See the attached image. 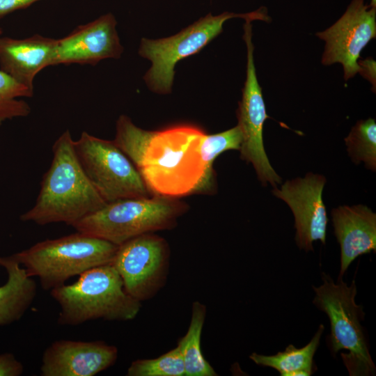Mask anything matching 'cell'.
<instances>
[{
	"label": "cell",
	"mask_w": 376,
	"mask_h": 376,
	"mask_svg": "<svg viewBox=\"0 0 376 376\" xmlns=\"http://www.w3.org/2000/svg\"><path fill=\"white\" fill-rule=\"evenodd\" d=\"M204 134L189 125L153 132L137 168L153 195L178 198L214 189L199 151Z\"/></svg>",
	"instance_id": "6da1fadb"
},
{
	"label": "cell",
	"mask_w": 376,
	"mask_h": 376,
	"mask_svg": "<svg viewBox=\"0 0 376 376\" xmlns=\"http://www.w3.org/2000/svg\"><path fill=\"white\" fill-rule=\"evenodd\" d=\"M52 154L36 202L20 216V219L41 226L53 223L72 226L107 203L81 169L68 130L54 141Z\"/></svg>",
	"instance_id": "7a4b0ae2"
},
{
	"label": "cell",
	"mask_w": 376,
	"mask_h": 376,
	"mask_svg": "<svg viewBox=\"0 0 376 376\" xmlns=\"http://www.w3.org/2000/svg\"><path fill=\"white\" fill-rule=\"evenodd\" d=\"M61 310L58 323L78 325L102 319L127 321L139 313L141 304L127 293L123 281L111 264L91 268L73 283L50 290Z\"/></svg>",
	"instance_id": "3957f363"
},
{
	"label": "cell",
	"mask_w": 376,
	"mask_h": 376,
	"mask_svg": "<svg viewBox=\"0 0 376 376\" xmlns=\"http://www.w3.org/2000/svg\"><path fill=\"white\" fill-rule=\"evenodd\" d=\"M118 246L77 231L40 241L12 256L29 276L38 278L45 290H52L91 268L111 264Z\"/></svg>",
	"instance_id": "277c9868"
},
{
	"label": "cell",
	"mask_w": 376,
	"mask_h": 376,
	"mask_svg": "<svg viewBox=\"0 0 376 376\" xmlns=\"http://www.w3.org/2000/svg\"><path fill=\"white\" fill-rule=\"evenodd\" d=\"M187 206L176 198L153 195L107 203L72 226L117 246L139 235L171 229Z\"/></svg>",
	"instance_id": "5b68a950"
},
{
	"label": "cell",
	"mask_w": 376,
	"mask_h": 376,
	"mask_svg": "<svg viewBox=\"0 0 376 376\" xmlns=\"http://www.w3.org/2000/svg\"><path fill=\"white\" fill-rule=\"evenodd\" d=\"M322 275L323 283L313 286L315 292L313 303L329 318L331 332L327 343L330 351L334 356L343 350L348 352L341 353V357L350 375H375V366L361 324L363 306L355 302L354 280L347 285L341 277L334 283L329 275Z\"/></svg>",
	"instance_id": "8992f818"
},
{
	"label": "cell",
	"mask_w": 376,
	"mask_h": 376,
	"mask_svg": "<svg viewBox=\"0 0 376 376\" xmlns=\"http://www.w3.org/2000/svg\"><path fill=\"white\" fill-rule=\"evenodd\" d=\"M233 17L266 22L270 19L263 8L244 14L226 12L214 16L209 13L171 37L158 40L142 38L139 54L152 63L144 76L149 88L157 93H169L177 63L201 51L222 31L224 23Z\"/></svg>",
	"instance_id": "52a82bcc"
},
{
	"label": "cell",
	"mask_w": 376,
	"mask_h": 376,
	"mask_svg": "<svg viewBox=\"0 0 376 376\" xmlns=\"http://www.w3.org/2000/svg\"><path fill=\"white\" fill-rule=\"evenodd\" d=\"M74 148L87 178L106 203L151 196L138 169L113 141L83 132Z\"/></svg>",
	"instance_id": "ba28073f"
},
{
	"label": "cell",
	"mask_w": 376,
	"mask_h": 376,
	"mask_svg": "<svg viewBox=\"0 0 376 376\" xmlns=\"http://www.w3.org/2000/svg\"><path fill=\"white\" fill-rule=\"evenodd\" d=\"M169 260L166 240L149 233L119 245L111 264L120 275L127 293L141 302L153 297L165 285Z\"/></svg>",
	"instance_id": "9c48e42d"
},
{
	"label": "cell",
	"mask_w": 376,
	"mask_h": 376,
	"mask_svg": "<svg viewBox=\"0 0 376 376\" xmlns=\"http://www.w3.org/2000/svg\"><path fill=\"white\" fill-rule=\"evenodd\" d=\"M245 21L244 39L247 49V64L242 97L237 113V125L242 136L239 150L241 159L252 164L263 185L269 182L276 187V184H281V178L271 166L264 148L263 130L268 115L256 72L251 21Z\"/></svg>",
	"instance_id": "30bf717a"
},
{
	"label": "cell",
	"mask_w": 376,
	"mask_h": 376,
	"mask_svg": "<svg viewBox=\"0 0 376 376\" xmlns=\"http://www.w3.org/2000/svg\"><path fill=\"white\" fill-rule=\"evenodd\" d=\"M317 36L326 42L322 64H342L347 80L361 72L360 54L375 38L376 8L365 4L364 0H352L341 17Z\"/></svg>",
	"instance_id": "8fae6325"
},
{
	"label": "cell",
	"mask_w": 376,
	"mask_h": 376,
	"mask_svg": "<svg viewBox=\"0 0 376 376\" xmlns=\"http://www.w3.org/2000/svg\"><path fill=\"white\" fill-rule=\"evenodd\" d=\"M326 183L323 175L308 173L304 178L287 180L272 194L284 201L295 217V242L300 249L313 251V243L324 244L328 218L322 199Z\"/></svg>",
	"instance_id": "7c38bea8"
},
{
	"label": "cell",
	"mask_w": 376,
	"mask_h": 376,
	"mask_svg": "<svg viewBox=\"0 0 376 376\" xmlns=\"http://www.w3.org/2000/svg\"><path fill=\"white\" fill-rule=\"evenodd\" d=\"M116 24L114 15L107 13L56 40L54 65H95L103 59L119 58L123 47Z\"/></svg>",
	"instance_id": "4fadbf2b"
},
{
	"label": "cell",
	"mask_w": 376,
	"mask_h": 376,
	"mask_svg": "<svg viewBox=\"0 0 376 376\" xmlns=\"http://www.w3.org/2000/svg\"><path fill=\"white\" fill-rule=\"evenodd\" d=\"M116 346L102 340H57L44 351L42 376H94L116 361Z\"/></svg>",
	"instance_id": "5bb4252c"
},
{
	"label": "cell",
	"mask_w": 376,
	"mask_h": 376,
	"mask_svg": "<svg viewBox=\"0 0 376 376\" xmlns=\"http://www.w3.org/2000/svg\"><path fill=\"white\" fill-rule=\"evenodd\" d=\"M56 40L35 34L23 39L0 35V69L33 91L36 76L54 65Z\"/></svg>",
	"instance_id": "9a60e30c"
},
{
	"label": "cell",
	"mask_w": 376,
	"mask_h": 376,
	"mask_svg": "<svg viewBox=\"0 0 376 376\" xmlns=\"http://www.w3.org/2000/svg\"><path fill=\"white\" fill-rule=\"evenodd\" d=\"M334 235L340 247L339 277L359 256L376 251V214L363 205L331 210Z\"/></svg>",
	"instance_id": "2e32d148"
},
{
	"label": "cell",
	"mask_w": 376,
	"mask_h": 376,
	"mask_svg": "<svg viewBox=\"0 0 376 376\" xmlns=\"http://www.w3.org/2000/svg\"><path fill=\"white\" fill-rule=\"evenodd\" d=\"M0 266L8 274L6 283L0 286V325H6L24 315L36 296L37 285L13 256H0Z\"/></svg>",
	"instance_id": "e0dca14e"
},
{
	"label": "cell",
	"mask_w": 376,
	"mask_h": 376,
	"mask_svg": "<svg viewBox=\"0 0 376 376\" xmlns=\"http://www.w3.org/2000/svg\"><path fill=\"white\" fill-rule=\"evenodd\" d=\"M324 327L320 324L311 341L301 348L289 345L283 352L265 356L252 353L249 358L256 364L276 370L281 376H310L316 367L314 354L319 346Z\"/></svg>",
	"instance_id": "ac0fdd59"
},
{
	"label": "cell",
	"mask_w": 376,
	"mask_h": 376,
	"mask_svg": "<svg viewBox=\"0 0 376 376\" xmlns=\"http://www.w3.org/2000/svg\"><path fill=\"white\" fill-rule=\"evenodd\" d=\"M206 316V306L193 302L188 330L178 342L185 364V376H216L217 373L201 352V338Z\"/></svg>",
	"instance_id": "d6986e66"
},
{
	"label": "cell",
	"mask_w": 376,
	"mask_h": 376,
	"mask_svg": "<svg viewBox=\"0 0 376 376\" xmlns=\"http://www.w3.org/2000/svg\"><path fill=\"white\" fill-rule=\"evenodd\" d=\"M345 141L349 156L355 164L363 162L368 169L375 171L376 123L374 119L358 121Z\"/></svg>",
	"instance_id": "ffe728a7"
},
{
	"label": "cell",
	"mask_w": 376,
	"mask_h": 376,
	"mask_svg": "<svg viewBox=\"0 0 376 376\" xmlns=\"http://www.w3.org/2000/svg\"><path fill=\"white\" fill-rule=\"evenodd\" d=\"M2 29L0 28V35ZM33 91L15 81L0 69V126L6 120L26 117L31 113L22 97H30Z\"/></svg>",
	"instance_id": "44dd1931"
},
{
	"label": "cell",
	"mask_w": 376,
	"mask_h": 376,
	"mask_svg": "<svg viewBox=\"0 0 376 376\" xmlns=\"http://www.w3.org/2000/svg\"><path fill=\"white\" fill-rule=\"evenodd\" d=\"M127 376H185L182 354L178 346L154 359L132 361Z\"/></svg>",
	"instance_id": "7402d4cb"
},
{
	"label": "cell",
	"mask_w": 376,
	"mask_h": 376,
	"mask_svg": "<svg viewBox=\"0 0 376 376\" xmlns=\"http://www.w3.org/2000/svg\"><path fill=\"white\" fill-rule=\"evenodd\" d=\"M242 141V132L238 125L220 133L203 134L199 151L210 176L214 178L212 164L216 158L226 150H239Z\"/></svg>",
	"instance_id": "603a6c76"
},
{
	"label": "cell",
	"mask_w": 376,
	"mask_h": 376,
	"mask_svg": "<svg viewBox=\"0 0 376 376\" xmlns=\"http://www.w3.org/2000/svg\"><path fill=\"white\" fill-rule=\"evenodd\" d=\"M23 371L22 364L13 354L6 353L0 355V376H19Z\"/></svg>",
	"instance_id": "cb8c5ba5"
},
{
	"label": "cell",
	"mask_w": 376,
	"mask_h": 376,
	"mask_svg": "<svg viewBox=\"0 0 376 376\" xmlns=\"http://www.w3.org/2000/svg\"><path fill=\"white\" fill-rule=\"evenodd\" d=\"M42 0H0V19Z\"/></svg>",
	"instance_id": "d4e9b609"
},
{
	"label": "cell",
	"mask_w": 376,
	"mask_h": 376,
	"mask_svg": "<svg viewBox=\"0 0 376 376\" xmlns=\"http://www.w3.org/2000/svg\"><path fill=\"white\" fill-rule=\"evenodd\" d=\"M370 6L376 8V0H371Z\"/></svg>",
	"instance_id": "484cf974"
}]
</instances>
